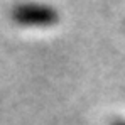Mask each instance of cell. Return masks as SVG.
<instances>
[{"label": "cell", "instance_id": "6da1fadb", "mask_svg": "<svg viewBox=\"0 0 125 125\" xmlns=\"http://www.w3.org/2000/svg\"><path fill=\"white\" fill-rule=\"evenodd\" d=\"M10 19L14 24L27 29H47L59 22V12L49 3L25 2L17 3L10 10Z\"/></svg>", "mask_w": 125, "mask_h": 125}, {"label": "cell", "instance_id": "7a4b0ae2", "mask_svg": "<svg viewBox=\"0 0 125 125\" xmlns=\"http://www.w3.org/2000/svg\"><path fill=\"white\" fill-rule=\"evenodd\" d=\"M113 125H125V120H122V122H115Z\"/></svg>", "mask_w": 125, "mask_h": 125}]
</instances>
